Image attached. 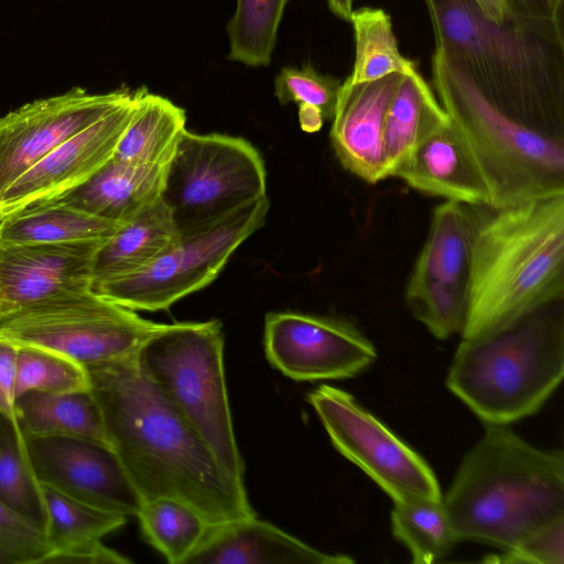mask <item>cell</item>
I'll use <instances>...</instances> for the list:
<instances>
[{
  "label": "cell",
  "instance_id": "cell-1",
  "mask_svg": "<svg viewBox=\"0 0 564 564\" xmlns=\"http://www.w3.org/2000/svg\"><path fill=\"white\" fill-rule=\"evenodd\" d=\"M134 356L87 370L111 447L142 501L184 500L210 524L256 514L245 482L221 466Z\"/></svg>",
  "mask_w": 564,
  "mask_h": 564
},
{
  "label": "cell",
  "instance_id": "cell-2",
  "mask_svg": "<svg viewBox=\"0 0 564 564\" xmlns=\"http://www.w3.org/2000/svg\"><path fill=\"white\" fill-rule=\"evenodd\" d=\"M435 52L509 122L564 140V33L550 20L488 19L473 0H424Z\"/></svg>",
  "mask_w": 564,
  "mask_h": 564
},
{
  "label": "cell",
  "instance_id": "cell-3",
  "mask_svg": "<svg viewBox=\"0 0 564 564\" xmlns=\"http://www.w3.org/2000/svg\"><path fill=\"white\" fill-rule=\"evenodd\" d=\"M443 503L458 541L500 551L564 517V456L488 424L462 460Z\"/></svg>",
  "mask_w": 564,
  "mask_h": 564
},
{
  "label": "cell",
  "instance_id": "cell-4",
  "mask_svg": "<svg viewBox=\"0 0 564 564\" xmlns=\"http://www.w3.org/2000/svg\"><path fill=\"white\" fill-rule=\"evenodd\" d=\"M564 300V194L520 205L482 206L462 338L495 332Z\"/></svg>",
  "mask_w": 564,
  "mask_h": 564
},
{
  "label": "cell",
  "instance_id": "cell-5",
  "mask_svg": "<svg viewBox=\"0 0 564 564\" xmlns=\"http://www.w3.org/2000/svg\"><path fill=\"white\" fill-rule=\"evenodd\" d=\"M563 376L560 300L489 334L462 338L446 384L487 425H507L536 412Z\"/></svg>",
  "mask_w": 564,
  "mask_h": 564
},
{
  "label": "cell",
  "instance_id": "cell-6",
  "mask_svg": "<svg viewBox=\"0 0 564 564\" xmlns=\"http://www.w3.org/2000/svg\"><path fill=\"white\" fill-rule=\"evenodd\" d=\"M135 362L200 436L221 466L245 482L229 408L224 333L219 321L162 324L139 348Z\"/></svg>",
  "mask_w": 564,
  "mask_h": 564
},
{
  "label": "cell",
  "instance_id": "cell-7",
  "mask_svg": "<svg viewBox=\"0 0 564 564\" xmlns=\"http://www.w3.org/2000/svg\"><path fill=\"white\" fill-rule=\"evenodd\" d=\"M269 207L265 195L219 219L178 232L142 270L95 283L91 290L132 311L167 310L218 276L236 249L263 226Z\"/></svg>",
  "mask_w": 564,
  "mask_h": 564
},
{
  "label": "cell",
  "instance_id": "cell-8",
  "mask_svg": "<svg viewBox=\"0 0 564 564\" xmlns=\"http://www.w3.org/2000/svg\"><path fill=\"white\" fill-rule=\"evenodd\" d=\"M93 290L0 319V340L64 355L86 368L133 357L161 326Z\"/></svg>",
  "mask_w": 564,
  "mask_h": 564
},
{
  "label": "cell",
  "instance_id": "cell-9",
  "mask_svg": "<svg viewBox=\"0 0 564 564\" xmlns=\"http://www.w3.org/2000/svg\"><path fill=\"white\" fill-rule=\"evenodd\" d=\"M265 191L264 162L250 142L186 130L166 167L161 199L184 232L265 196Z\"/></svg>",
  "mask_w": 564,
  "mask_h": 564
},
{
  "label": "cell",
  "instance_id": "cell-10",
  "mask_svg": "<svg viewBox=\"0 0 564 564\" xmlns=\"http://www.w3.org/2000/svg\"><path fill=\"white\" fill-rule=\"evenodd\" d=\"M481 207L445 200L434 208L425 243L406 284L408 307L438 339L462 335L467 322Z\"/></svg>",
  "mask_w": 564,
  "mask_h": 564
},
{
  "label": "cell",
  "instance_id": "cell-11",
  "mask_svg": "<svg viewBox=\"0 0 564 564\" xmlns=\"http://www.w3.org/2000/svg\"><path fill=\"white\" fill-rule=\"evenodd\" d=\"M307 400L335 448L393 502L443 498L427 463L350 393L322 384L308 393Z\"/></svg>",
  "mask_w": 564,
  "mask_h": 564
},
{
  "label": "cell",
  "instance_id": "cell-12",
  "mask_svg": "<svg viewBox=\"0 0 564 564\" xmlns=\"http://www.w3.org/2000/svg\"><path fill=\"white\" fill-rule=\"evenodd\" d=\"M268 360L296 381L355 377L377 358L372 343L351 323L296 312L265 316Z\"/></svg>",
  "mask_w": 564,
  "mask_h": 564
},
{
  "label": "cell",
  "instance_id": "cell-13",
  "mask_svg": "<svg viewBox=\"0 0 564 564\" xmlns=\"http://www.w3.org/2000/svg\"><path fill=\"white\" fill-rule=\"evenodd\" d=\"M127 87L91 94L80 87L36 99L0 117V195L59 143L133 95Z\"/></svg>",
  "mask_w": 564,
  "mask_h": 564
},
{
  "label": "cell",
  "instance_id": "cell-14",
  "mask_svg": "<svg viewBox=\"0 0 564 564\" xmlns=\"http://www.w3.org/2000/svg\"><path fill=\"white\" fill-rule=\"evenodd\" d=\"M141 88L121 106L59 143L17 178L0 195V220L64 196L107 164L133 116Z\"/></svg>",
  "mask_w": 564,
  "mask_h": 564
},
{
  "label": "cell",
  "instance_id": "cell-15",
  "mask_svg": "<svg viewBox=\"0 0 564 564\" xmlns=\"http://www.w3.org/2000/svg\"><path fill=\"white\" fill-rule=\"evenodd\" d=\"M28 458L41 485L124 517L142 499L110 446L69 438H26Z\"/></svg>",
  "mask_w": 564,
  "mask_h": 564
},
{
  "label": "cell",
  "instance_id": "cell-16",
  "mask_svg": "<svg viewBox=\"0 0 564 564\" xmlns=\"http://www.w3.org/2000/svg\"><path fill=\"white\" fill-rule=\"evenodd\" d=\"M104 242L0 245V319L91 290Z\"/></svg>",
  "mask_w": 564,
  "mask_h": 564
},
{
  "label": "cell",
  "instance_id": "cell-17",
  "mask_svg": "<svg viewBox=\"0 0 564 564\" xmlns=\"http://www.w3.org/2000/svg\"><path fill=\"white\" fill-rule=\"evenodd\" d=\"M404 75L391 74L360 83H341L332 119L330 142L345 170L366 183L389 177L384 155L386 116Z\"/></svg>",
  "mask_w": 564,
  "mask_h": 564
},
{
  "label": "cell",
  "instance_id": "cell-18",
  "mask_svg": "<svg viewBox=\"0 0 564 564\" xmlns=\"http://www.w3.org/2000/svg\"><path fill=\"white\" fill-rule=\"evenodd\" d=\"M421 193L490 207L491 195L466 138L451 118L426 138L394 174Z\"/></svg>",
  "mask_w": 564,
  "mask_h": 564
},
{
  "label": "cell",
  "instance_id": "cell-19",
  "mask_svg": "<svg viewBox=\"0 0 564 564\" xmlns=\"http://www.w3.org/2000/svg\"><path fill=\"white\" fill-rule=\"evenodd\" d=\"M321 552L256 514L209 524L185 564H348Z\"/></svg>",
  "mask_w": 564,
  "mask_h": 564
},
{
  "label": "cell",
  "instance_id": "cell-20",
  "mask_svg": "<svg viewBox=\"0 0 564 564\" xmlns=\"http://www.w3.org/2000/svg\"><path fill=\"white\" fill-rule=\"evenodd\" d=\"M46 509L45 532L51 545L46 564H127L131 561L101 539L127 522L110 512L41 485Z\"/></svg>",
  "mask_w": 564,
  "mask_h": 564
},
{
  "label": "cell",
  "instance_id": "cell-21",
  "mask_svg": "<svg viewBox=\"0 0 564 564\" xmlns=\"http://www.w3.org/2000/svg\"><path fill=\"white\" fill-rule=\"evenodd\" d=\"M167 165L138 166L111 159L85 183L52 202L124 223L161 199Z\"/></svg>",
  "mask_w": 564,
  "mask_h": 564
},
{
  "label": "cell",
  "instance_id": "cell-22",
  "mask_svg": "<svg viewBox=\"0 0 564 564\" xmlns=\"http://www.w3.org/2000/svg\"><path fill=\"white\" fill-rule=\"evenodd\" d=\"M18 421L26 438H69L110 446L100 406L90 390L74 393L23 394Z\"/></svg>",
  "mask_w": 564,
  "mask_h": 564
},
{
  "label": "cell",
  "instance_id": "cell-23",
  "mask_svg": "<svg viewBox=\"0 0 564 564\" xmlns=\"http://www.w3.org/2000/svg\"><path fill=\"white\" fill-rule=\"evenodd\" d=\"M172 214L159 199L129 220L97 252L93 284L142 270L177 238Z\"/></svg>",
  "mask_w": 564,
  "mask_h": 564
},
{
  "label": "cell",
  "instance_id": "cell-24",
  "mask_svg": "<svg viewBox=\"0 0 564 564\" xmlns=\"http://www.w3.org/2000/svg\"><path fill=\"white\" fill-rule=\"evenodd\" d=\"M448 119L421 74L403 76L384 122L383 147L389 177H393L415 149Z\"/></svg>",
  "mask_w": 564,
  "mask_h": 564
},
{
  "label": "cell",
  "instance_id": "cell-25",
  "mask_svg": "<svg viewBox=\"0 0 564 564\" xmlns=\"http://www.w3.org/2000/svg\"><path fill=\"white\" fill-rule=\"evenodd\" d=\"M185 124L183 108L142 87L112 159L138 166H165L186 131Z\"/></svg>",
  "mask_w": 564,
  "mask_h": 564
},
{
  "label": "cell",
  "instance_id": "cell-26",
  "mask_svg": "<svg viewBox=\"0 0 564 564\" xmlns=\"http://www.w3.org/2000/svg\"><path fill=\"white\" fill-rule=\"evenodd\" d=\"M122 223L50 202L0 220V245L102 242Z\"/></svg>",
  "mask_w": 564,
  "mask_h": 564
},
{
  "label": "cell",
  "instance_id": "cell-27",
  "mask_svg": "<svg viewBox=\"0 0 564 564\" xmlns=\"http://www.w3.org/2000/svg\"><path fill=\"white\" fill-rule=\"evenodd\" d=\"M354 28L356 57L346 84L376 80L391 74L416 76L413 61L403 56L392 29L390 15L379 8L354 10L350 21Z\"/></svg>",
  "mask_w": 564,
  "mask_h": 564
},
{
  "label": "cell",
  "instance_id": "cell-28",
  "mask_svg": "<svg viewBox=\"0 0 564 564\" xmlns=\"http://www.w3.org/2000/svg\"><path fill=\"white\" fill-rule=\"evenodd\" d=\"M137 517L147 542L171 564H185L210 524L195 507L174 497L143 501Z\"/></svg>",
  "mask_w": 564,
  "mask_h": 564
},
{
  "label": "cell",
  "instance_id": "cell-29",
  "mask_svg": "<svg viewBox=\"0 0 564 564\" xmlns=\"http://www.w3.org/2000/svg\"><path fill=\"white\" fill-rule=\"evenodd\" d=\"M391 528L415 564L442 560L457 542L443 498L394 502Z\"/></svg>",
  "mask_w": 564,
  "mask_h": 564
},
{
  "label": "cell",
  "instance_id": "cell-30",
  "mask_svg": "<svg viewBox=\"0 0 564 564\" xmlns=\"http://www.w3.org/2000/svg\"><path fill=\"white\" fill-rule=\"evenodd\" d=\"M290 0H236L227 23V58L250 67L268 66L275 47L279 26Z\"/></svg>",
  "mask_w": 564,
  "mask_h": 564
},
{
  "label": "cell",
  "instance_id": "cell-31",
  "mask_svg": "<svg viewBox=\"0 0 564 564\" xmlns=\"http://www.w3.org/2000/svg\"><path fill=\"white\" fill-rule=\"evenodd\" d=\"M0 501L45 530L43 489L28 458L26 441L0 419Z\"/></svg>",
  "mask_w": 564,
  "mask_h": 564
},
{
  "label": "cell",
  "instance_id": "cell-32",
  "mask_svg": "<svg viewBox=\"0 0 564 564\" xmlns=\"http://www.w3.org/2000/svg\"><path fill=\"white\" fill-rule=\"evenodd\" d=\"M340 86V80L311 66L283 67L274 78V95L281 105L299 104L301 128L312 133L333 119Z\"/></svg>",
  "mask_w": 564,
  "mask_h": 564
},
{
  "label": "cell",
  "instance_id": "cell-33",
  "mask_svg": "<svg viewBox=\"0 0 564 564\" xmlns=\"http://www.w3.org/2000/svg\"><path fill=\"white\" fill-rule=\"evenodd\" d=\"M17 347V346H15ZM90 390L88 370L64 355L33 347H17L15 392L74 393Z\"/></svg>",
  "mask_w": 564,
  "mask_h": 564
},
{
  "label": "cell",
  "instance_id": "cell-34",
  "mask_svg": "<svg viewBox=\"0 0 564 564\" xmlns=\"http://www.w3.org/2000/svg\"><path fill=\"white\" fill-rule=\"evenodd\" d=\"M50 554L45 530L0 501V564H46Z\"/></svg>",
  "mask_w": 564,
  "mask_h": 564
},
{
  "label": "cell",
  "instance_id": "cell-35",
  "mask_svg": "<svg viewBox=\"0 0 564 564\" xmlns=\"http://www.w3.org/2000/svg\"><path fill=\"white\" fill-rule=\"evenodd\" d=\"M487 562L507 564H564V517L525 536Z\"/></svg>",
  "mask_w": 564,
  "mask_h": 564
},
{
  "label": "cell",
  "instance_id": "cell-36",
  "mask_svg": "<svg viewBox=\"0 0 564 564\" xmlns=\"http://www.w3.org/2000/svg\"><path fill=\"white\" fill-rule=\"evenodd\" d=\"M15 356L17 347L0 340V419L8 421L15 434L24 440L17 411Z\"/></svg>",
  "mask_w": 564,
  "mask_h": 564
},
{
  "label": "cell",
  "instance_id": "cell-37",
  "mask_svg": "<svg viewBox=\"0 0 564 564\" xmlns=\"http://www.w3.org/2000/svg\"><path fill=\"white\" fill-rule=\"evenodd\" d=\"M512 15L563 25V0H508Z\"/></svg>",
  "mask_w": 564,
  "mask_h": 564
},
{
  "label": "cell",
  "instance_id": "cell-38",
  "mask_svg": "<svg viewBox=\"0 0 564 564\" xmlns=\"http://www.w3.org/2000/svg\"><path fill=\"white\" fill-rule=\"evenodd\" d=\"M479 10L490 20L503 23L511 15L508 0H473Z\"/></svg>",
  "mask_w": 564,
  "mask_h": 564
},
{
  "label": "cell",
  "instance_id": "cell-39",
  "mask_svg": "<svg viewBox=\"0 0 564 564\" xmlns=\"http://www.w3.org/2000/svg\"><path fill=\"white\" fill-rule=\"evenodd\" d=\"M329 10L339 19L349 22L352 13V0H326Z\"/></svg>",
  "mask_w": 564,
  "mask_h": 564
}]
</instances>
